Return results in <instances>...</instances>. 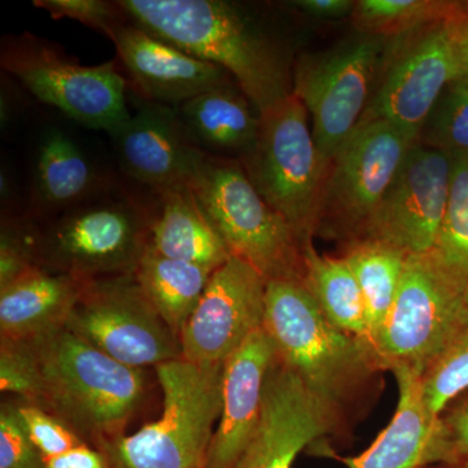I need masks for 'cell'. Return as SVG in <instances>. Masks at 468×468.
Instances as JSON below:
<instances>
[{
	"label": "cell",
	"mask_w": 468,
	"mask_h": 468,
	"mask_svg": "<svg viewBox=\"0 0 468 468\" xmlns=\"http://www.w3.org/2000/svg\"><path fill=\"white\" fill-rule=\"evenodd\" d=\"M263 328L276 358L324 411L335 437L349 436L383 385L371 345L329 323L300 282H268Z\"/></svg>",
	"instance_id": "6da1fadb"
},
{
	"label": "cell",
	"mask_w": 468,
	"mask_h": 468,
	"mask_svg": "<svg viewBox=\"0 0 468 468\" xmlns=\"http://www.w3.org/2000/svg\"><path fill=\"white\" fill-rule=\"evenodd\" d=\"M15 344L26 363L18 401L45 410L97 449L124 436L146 396L144 369L117 362L67 328Z\"/></svg>",
	"instance_id": "7a4b0ae2"
},
{
	"label": "cell",
	"mask_w": 468,
	"mask_h": 468,
	"mask_svg": "<svg viewBox=\"0 0 468 468\" xmlns=\"http://www.w3.org/2000/svg\"><path fill=\"white\" fill-rule=\"evenodd\" d=\"M131 23L230 73L258 115L292 94L288 52L237 3L120 0Z\"/></svg>",
	"instance_id": "3957f363"
},
{
	"label": "cell",
	"mask_w": 468,
	"mask_h": 468,
	"mask_svg": "<svg viewBox=\"0 0 468 468\" xmlns=\"http://www.w3.org/2000/svg\"><path fill=\"white\" fill-rule=\"evenodd\" d=\"M234 258L270 282L303 284L304 242L291 224L258 193L239 163L203 153L189 185Z\"/></svg>",
	"instance_id": "277c9868"
},
{
	"label": "cell",
	"mask_w": 468,
	"mask_h": 468,
	"mask_svg": "<svg viewBox=\"0 0 468 468\" xmlns=\"http://www.w3.org/2000/svg\"><path fill=\"white\" fill-rule=\"evenodd\" d=\"M162 417L101 446L111 468H205L223 406L224 363L180 358L156 366Z\"/></svg>",
	"instance_id": "5b68a950"
},
{
	"label": "cell",
	"mask_w": 468,
	"mask_h": 468,
	"mask_svg": "<svg viewBox=\"0 0 468 468\" xmlns=\"http://www.w3.org/2000/svg\"><path fill=\"white\" fill-rule=\"evenodd\" d=\"M153 217L143 201L110 187L39 230L42 267L82 282L135 273Z\"/></svg>",
	"instance_id": "8992f818"
},
{
	"label": "cell",
	"mask_w": 468,
	"mask_h": 468,
	"mask_svg": "<svg viewBox=\"0 0 468 468\" xmlns=\"http://www.w3.org/2000/svg\"><path fill=\"white\" fill-rule=\"evenodd\" d=\"M309 112L294 94L260 116V134L242 167L258 193L304 242L318 233L329 165L320 155Z\"/></svg>",
	"instance_id": "52a82bcc"
},
{
	"label": "cell",
	"mask_w": 468,
	"mask_h": 468,
	"mask_svg": "<svg viewBox=\"0 0 468 468\" xmlns=\"http://www.w3.org/2000/svg\"><path fill=\"white\" fill-rule=\"evenodd\" d=\"M0 66L37 100L86 128L111 134L131 116L115 61L84 66L55 43L24 32L3 39Z\"/></svg>",
	"instance_id": "ba28073f"
},
{
	"label": "cell",
	"mask_w": 468,
	"mask_h": 468,
	"mask_svg": "<svg viewBox=\"0 0 468 468\" xmlns=\"http://www.w3.org/2000/svg\"><path fill=\"white\" fill-rule=\"evenodd\" d=\"M467 289L432 255H410L392 309L372 341L384 371L423 377L448 343Z\"/></svg>",
	"instance_id": "9c48e42d"
},
{
	"label": "cell",
	"mask_w": 468,
	"mask_h": 468,
	"mask_svg": "<svg viewBox=\"0 0 468 468\" xmlns=\"http://www.w3.org/2000/svg\"><path fill=\"white\" fill-rule=\"evenodd\" d=\"M418 143L385 120L360 122L329 165L316 236L341 239L345 246L360 241Z\"/></svg>",
	"instance_id": "30bf717a"
},
{
	"label": "cell",
	"mask_w": 468,
	"mask_h": 468,
	"mask_svg": "<svg viewBox=\"0 0 468 468\" xmlns=\"http://www.w3.org/2000/svg\"><path fill=\"white\" fill-rule=\"evenodd\" d=\"M66 328L129 367L183 358L180 337L160 318L134 273L85 282Z\"/></svg>",
	"instance_id": "8fae6325"
},
{
	"label": "cell",
	"mask_w": 468,
	"mask_h": 468,
	"mask_svg": "<svg viewBox=\"0 0 468 468\" xmlns=\"http://www.w3.org/2000/svg\"><path fill=\"white\" fill-rule=\"evenodd\" d=\"M363 34L324 54L302 57L294 67L292 94L309 112L326 165L362 122L381 64V37Z\"/></svg>",
	"instance_id": "7c38bea8"
},
{
	"label": "cell",
	"mask_w": 468,
	"mask_h": 468,
	"mask_svg": "<svg viewBox=\"0 0 468 468\" xmlns=\"http://www.w3.org/2000/svg\"><path fill=\"white\" fill-rule=\"evenodd\" d=\"M461 15L414 33L412 42L390 64L362 122L385 120L419 141L445 89L464 76L458 48Z\"/></svg>",
	"instance_id": "4fadbf2b"
},
{
	"label": "cell",
	"mask_w": 468,
	"mask_h": 468,
	"mask_svg": "<svg viewBox=\"0 0 468 468\" xmlns=\"http://www.w3.org/2000/svg\"><path fill=\"white\" fill-rule=\"evenodd\" d=\"M452 165L451 154L415 144L360 241L384 243L409 257L430 255L448 208Z\"/></svg>",
	"instance_id": "5bb4252c"
},
{
	"label": "cell",
	"mask_w": 468,
	"mask_h": 468,
	"mask_svg": "<svg viewBox=\"0 0 468 468\" xmlns=\"http://www.w3.org/2000/svg\"><path fill=\"white\" fill-rule=\"evenodd\" d=\"M267 286V280L239 258L215 270L181 332L183 358L201 365L226 363L263 329Z\"/></svg>",
	"instance_id": "9a60e30c"
},
{
	"label": "cell",
	"mask_w": 468,
	"mask_h": 468,
	"mask_svg": "<svg viewBox=\"0 0 468 468\" xmlns=\"http://www.w3.org/2000/svg\"><path fill=\"white\" fill-rule=\"evenodd\" d=\"M332 436L324 411L275 354L260 420L234 468H292L300 452Z\"/></svg>",
	"instance_id": "2e32d148"
},
{
	"label": "cell",
	"mask_w": 468,
	"mask_h": 468,
	"mask_svg": "<svg viewBox=\"0 0 468 468\" xmlns=\"http://www.w3.org/2000/svg\"><path fill=\"white\" fill-rule=\"evenodd\" d=\"M110 135L126 175L155 193L187 186L203 153L177 109L149 101Z\"/></svg>",
	"instance_id": "e0dca14e"
},
{
	"label": "cell",
	"mask_w": 468,
	"mask_h": 468,
	"mask_svg": "<svg viewBox=\"0 0 468 468\" xmlns=\"http://www.w3.org/2000/svg\"><path fill=\"white\" fill-rule=\"evenodd\" d=\"M110 39L144 101L177 109L205 92L237 85L224 68L193 57L131 21L117 27Z\"/></svg>",
	"instance_id": "ac0fdd59"
},
{
	"label": "cell",
	"mask_w": 468,
	"mask_h": 468,
	"mask_svg": "<svg viewBox=\"0 0 468 468\" xmlns=\"http://www.w3.org/2000/svg\"><path fill=\"white\" fill-rule=\"evenodd\" d=\"M275 346L263 329L224 363L223 406L205 468H234L261 417L268 371Z\"/></svg>",
	"instance_id": "d6986e66"
},
{
	"label": "cell",
	"mask_w": 468,
	"mask_h": 468,
	"mask_svg": "<svg viewBox=\"0 0 468 468\" xmlns=\"http://www.w3.org/2000/svg\"><path fill=\"white\" fill-rule=\"evenodd\" d=\"M399 403L392 420L377 440L356 457H337L347 468H431L451 464L440 431L421 396L420 378L410 371L393 372Z\"/></svg>",
	"instance_id": "ffe728a7"
},
{
	"label": "cell",
	"mask_w": 468,
	"mask_h": 468,
	"mask_svg": "<svg viewBox=\"0 0 468 468\" xmlns=\"http://www.w3.org/2000/svg\"><path fill=\"white\" fill-rule=\"evenodd\" d=\"M85 282L45 267L0 291V337L23 343L66 328Z\"/></svg>",
	"instance_id": "44dd1931"
},
{
	"label": "cell",
	"mask_w": 468,
	"mask_h": 468,
	"mask_svg": "<svg viewBox=\"0 0 468 468\" xmlns=\"http://www.w3.org/2000/svg\"><path fill=\"white\" fill-rule=\"evenodd\" d=\"M149 246L171 258L209 268L232 258L189 186L156 193Z\"/></svg>",
	"instance_id": "7402d4cb"
},
{
	"label": "cell",
	"mask_w": 468,
	"mask_h": 468,
	"mask_svg": "<svg viewBox=\"0 0 468 468\" xmlns=\"http://www.w3.org/2000/svg\"><path fill=\"white\" fill-rule=\"evenodd\" d=\"M112 187L84 151L63 132H48L39 144L33 180V207L61 214Z\"/></svg>",
	"instance_id": "603a6c76"
},
{
	"label": "cell",
	"mask_w": 468,
	"mask_h": 468,
	"mask_svg": "<svg viewBox=\"0 0 468 468\" xmlns=\"http://www.w3.org/2000/svg\"><path fill=\"white\" fill-rule=\"evenodd\" d=\"M178 116L199 150L248 155L260 134V115L239 85L198 95L177 107Z\"/></svg>",
	"instance_id": "cb8c5ba5"
},
{
	"label": "cell",
	"mask_w": 468,
	"mask_h": 468,
	"mask_svg": "<svg viewBox=\"0 0 468 468\" xmlns=\"http://www.w3.org/2000/svg\"><path fill=\"white\" fill-rule=\"evenodd\" d=\"M214 272V268L163 257L147 246L134 275L160 318L180 337Z\"/></svg>",
	"instance_id": "d4e9b609"
},
{
	"label": "cell",
	"mask_w": 468,
	"mask_h": 468,
	"mask_svg": "<svg viewBox=\"0 0 468 468\" xmlns=\"http://www.w3.org/2000/svg\"><path fill=\"white\" fill-rule=\"evenodd\" d=\"M303 286L329 323L371 345L362 292L343 257L320 255L310 243Z\"/></svg>",
	"instance_id": "484cf974"
},
{
	"label": "cell",
	"mask_w": 468,
	"mask_h": 468,
	"mask_svg": "<svg viewBox=\"0 0 468 468\" xmlns=\"http://www.w3.org/2000/svg\"><path fill=\"white\" fill-rule=\"evenodd\" d=\"M341 257L349 264L362 292L372 346L392 309L409 255L384 243L358 241L345 246Z\"/></svg>",
	"instance_id": "4316f807"
},
{
	"label": "cell",
	"mask_w": 468,
	"mask_h": 468,
	"mask_svg": "<svg viewBox=\"0 0 468 468\" xmlns=\"http://www.w3.org/2000/svg\"><path fill=\"white\" fill-rule=\"evenodd\" d=\"M421 396L432 417L468 392V289L460 318L439 358L420 378Z\"/></svg>",
	"instance_id": "83f0119b"
},
{
	"label": "cell",
	"mask_w": 468,
	"mask_h": 468,
	"mask_svg": "<svg viewBox=\"0 0 468 468\" xmlns=\"http://www.w3.org/2000/svg\"><path fill=\"white\" fill-rule=\"evenodd\" d=\"M452 3L427 0H362L356 2L353 17L360 32L372 36H403L449 20L460 12Z\"/></svg>",
	"instance_id": "f1b7e54d"
},
{
	"label": "cell",
	"mask_w": 468,
	"mask_h": 468,
	"mask_svg": "<svg viewBox=\"0 0 468 468\" xmlns=\"http://www.w3.org/2000/svg\"><path fill=\"white\" fill-rule=\"evenodd\" d=\"M452 158L448 208L431 255L446 272L468 285V155Z\"/></svg>",
	"instance_id": "f546056e"
},
{
	"label": "cell",
	"mask_w": 468,
	"mask_h": 468,
	"mask_svg": "<svg viewBox=\"0 0 468 468\" xmlns=\"http://www.w3.org/2000/svg\"><path fill=\"white\" fill-rule=\"evenodd\" d=\"M419 144L452 156L468 155V77L445 89L419 135Z\"/></svg>",
	"instance_id": "4dcf8cb0"
},
{
	"label": "cell",
	"mask_w": 468,
	"mask_h": 468,
	"mask_svg": "<svg viewBox=\"0 0 468 468\" xmlns=\"http://www.w3.org/2000/svg\"><path fill=\"white\" fill-rule=\"evenodd\" d=\"M42 267L39 230L27 218L3 214L0 230V291Z\"/></svg>",
	"instance_id": "1f68e13d"
},
{
	"label": "cell",
	"mask_w": 468,
	"mask_h": 468,
	"mask_svg": "<svg viewBox=\"0 0 468 468\" xmlns=\"http://www.w3.org/2000/svg\"><path fill=\"white\" fill-rule=\"evenodd\" d=\"M34 7L43 9L54 20L69 18L111 38L129 18L119 2L107 0H34Z\"/></svg>",
	"instance_id": "d6a6232c"
},
{
	"label": "cell",
	"mask_w": 468,
	"mask_h": 468,
	"mask_svg": "<svg viewBox=\"0 0 468 468\" xmlns=\"http://www.w3.org/2000/svg\"><path fill=\"white\" fill-rule=\"evenodd\" d=\"M0 468H46L45 458L27 435L17 403L0 408Z\"/></svg>",
	"instance_id": "836d02e7"
},
{
	"label": "cell",
	"mask_w": 468,
	"mask_h": 468,
	"mask_svg": "<svg viewBox=\"0 0 468 468\" xmlns=\"http://www.w3.org/2000/svg\"><path fill=\"white\" fill-rule=\"evenodd\" d=\"M17 410L26 427L27 435L37 446L43 458H51L63 454L76 446L84 445L79 436L70 431L66 424L37 408L32 403L18 401Z\"/></svg>",
	"instance_id": "e575fe53"
},
{
	"label": "cell",
	"mask_w": 468,
	"mask_h": 468,
	"mask_svg": "<svg viewBox=\"0 0 468 468\" xmlns=\"http://www.w3.org/2000/svg\"><path fill=\"white\" fill-rule=\"evenodd\" d=\"M439 424L451 463H468V392L443 410Z\"/></svg>",
	"instance_id": "d590c367"
},
{
	"label": "cell",
	"mask_w": 468,
	"mask_h": 468,
	"mask_svg": "<svg viewBox=\"0 0 468 468\" xmlns=\"http://www.w3.org/2000/svg\"><path fill=\"white\" fill-rule=\"evenodd\" d=\"M46 468H111L109 460L104 452L94 446H76L63 454L45 458Z\"/></svg>",
	"instance_id": "8d00e7d4"
},
{
	"label": "cell",
	"mask_w": 468,
	"mask_h": 468,
	"mask_svg": "<svg viewBox=\"0 0 468 468\" xmlns=\"http://www.w3.org/2000/svg\"><path fill=\"white\" fill-rule=\"evenodd\" d=\"M292 5L307 16L320 18V20L346 16L353 14L356 7V2L351 0H300Z\"/></svg>",
	"instance_id": "74e56055"
},
{
	"label": "cell",
	"mask_w": 468,
	"mask_h": 468,
	"mask_svg": "<svg viewBox=\"0 0 468 468\" xmlns=\"http://www.w3.org/2000/svg\"><path fill=\"white\" fill-rule=\"evenodd\" d=\"M458 48L464 76L468 77V16L462 15L457 20Z\"/></svg>",
	"instance_id": "f35d334b"
},
{
	"label": "cell",
	"mask_w": 468,
	"mask_h": 468,
	"mask_svg": "<svg viewBox=\"0 0 468 468\" xmlns=\"http://www.w3.org/2000/svg\"><path fill=\"white\" fill-rule=\"evenodd\" d=\"M431 468H468V463L462 464H443V466H435Z\"/></svg>",
	"instance_id": "ab89813d"
}]
</instances>
